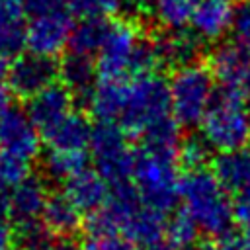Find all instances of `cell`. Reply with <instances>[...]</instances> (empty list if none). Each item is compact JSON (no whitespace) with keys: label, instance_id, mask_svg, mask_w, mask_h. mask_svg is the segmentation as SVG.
<instances>
[{"label":"cell","instance_id":"cell-1","mask_svg":"<svg viewBox=\"0 0 250 250\" xmlns=\"http://www.w3.org/2000/svg\"><path fill=\"white\" fill-rule=\"evenodd\" d=\"M162 64L154 39L143 35L131 20H111L98 51V72L102 78H137L154 74Z\"/></svg>","mask_w":250,"mask_h":250},{"label":"cell","instance_id":"cell-2","mask_svg":"<svg viewBox=\"0 0 250 250\" xmlns=\"http://www.w3.org/2000/svg\"><path fill=\"white\" fill-rule=\"evenodd\" d=\"M180 201L199 230L217 238L230 232L234 223V203L213 172H207L205 168L188 170L180 184Z\"/></svg>","mask_w":250,"mask_h":250},{"label":"cell","instance_id":"cell-3","mask_svg":"<svg viewBox=\"0 0 250 250\" xmlns=\"http://www.w3.org/2000/svg\"><path fill=\"white\" fill-rule=\"evenodd\" d=\"M178 162V152L158 150L145 145L135 150L131 180L143 203L160 213H166L176 205L182 184Z\"/></svg>","mask_w":250,"mask_h":250},{"label":"cell","instance_id":"cell-4","mask_svg":"<svg viewBox=\"0 0 250 250\" xmlns=\"http://www.w3.org/2000/svg\"><path fill=\"white\" fill-rule=\"evenodd\" d=\"M199 127L209 148L219 152L246 148L250 143V98L221 90Z\"/></svg>","mask_w":250,"mask_h":250},{"label":"cell","instance_id":"cell-5","mask_svg":"<svg viewBox=\"0 0 250 250\" xmlns=\"http://www.w3.org/2000/svg\"><path fill=\"white\" fill-rule=\"evenodd\" d=\"M170 113L168 82L158 74H145L127 80V94L117 125L127 135L141 137L148 127Z\"/></svg>","mask_w":250,"mask_h":250},{"label":"cell","instance_id":"cell-6","mask_svg":"<svg viewBox=\"0 0 250 250\" xmlns=\"http://www.w3.org/2000/svg\"><path fill=\"white\" fill-rule=\"evenodd\" d=\"M215 78L209 66L189 62L176 68L168 82L170 90V113L184 125H199L215 100Z\"/></svg>","mask_w":250,"mask_h":250},{"label":"cell","instance_id":"cell-7","mask_svg":"<svg viewBox=\"0 0 250 250\" xmlns=\"http://www.w3.org/2000/svg\"><path fill=\"white\" fill-rule=\"evenodd\" d=\"M90 152L100 176L109 188L127 184L133 170V150L127 146V133L113 121H98L92 129Z\"/></svg>","mask_w":250,"mask_h":250},{"label":"cell","instance_id":"cell-8","mask_svg":"<svg viewBox=\"0 0 250 250\" xmlns=\"http://www.w3.org/2000/svg\"><path fill=\"white\" fill-rule=\"evenodd\" d=\"M223 92L250 98V49L242 43L217 45L207 62Z\"/></svg>","mask_w":250,"mask_h":250},{"label":"cell","instance_id":"cell-9","mask_svg":"<svg viewBox=\"0 0 250 250\" xmlns=\"http://www.w3.org/2000/svg\"><path fill=\"white\" fill-rule=\"evenodd\" d=\"M72 29L74 25L70 10L29 18L25 25V49L35 55L55 57L68 47Z\"/></svg>","mask_w":250,"mask_h":250},{"label":"cell","instance_id":"cell-10","mask_svg":"<svg viewBox=\"0 0 250 250\" xmlns=\"http://www.w3.org/2000/svg\"><path fill=\"white\" fill-rule=\"evenodd\" d=\"M8 86L20 98H31L43 88L51 86L59 78V62L53 57L35 53L20 55L12 61L8 70Z\"/></svg>","mask_w":250,"mask_h":250},{"label":"cell","instance_id":"cell-11","mask_svg":"<svg viewBox=\"0 0 250 250\" xmlns=\"http://www.w3.org/2000/svg\"><path fill=\"white\" fill-rule=\"evenodd\" d=\"M72 102L74 96L72 92L62 84L55 82L35 96L27 98L25 104V113L33 121V125L39 129L41 137H45L51 129H55L68 113H72Z\"/></svg>","mask_w":250,"mask_h":250},{"label":"cell","instance_id":"cell-12","mask_svg":"<svg viewBox=\"0 0 250 250\" xmlns=\"http://www.w3.org/2000/svg\"><path fill=\"white\" fill-rule=\"evenodd\" d=\"M0 148L27 162L39 154L41 133L23 109L12 107L0 117Z\"/></svg>","mask_w":250,"mask_h":250},{"label":"cell","instance_id":"cell-13","mask_svg":"<svg viewBox=\"0 0 250 250\" xmlns=\"http://www.w3.org/2000/svg\"><path fill=\"white\" fill-rule=\"evenodd\" d=\"M47 184L39 176H27L8 193V217L18 227L39 223L49 201Z\"/></svg>","mask_w":250,"mask_h":250},{"label":"cell","instance_id":"cell-14","mask_svg":"<svg viewBox=\"0 0 250 250\" xmlns=\"http://www.w3.org/2000/svg\"><path fill=\"white\" fill-rule=\"evenodd\" d=\"M236 18V6L232 0H197L191 27L199 39L217 41L227 35Z\"/></svg>","mask_w":250,"mask_h":250},{"label":"cell","instance_id":"cell-15","mask_svg":"<svg viewBox=\"0 0 250 250\" xmlns=\"http://www.w3.org/2000/svg\"><path fill=\"white\" fill-rule=\"evenodd\" d=\"M109 184L100 176L98 170H82L64 182V195L82 211L96 213L102 209L109 197Z\"/></svg>","mask_w":250,"mask_h":250},{"label":"cell","instance_id":"cell-16","mask_svg":"<svg viewBox=\"0 0 250 250\" xmlns=\"http://www.w3.org/2000/svg\"><path fill=\"white\" fill-rule=\"evenodd\" d=\"M211 172L227 193H244L250 189V150L236 148L219 152L213 158Z\"/></svg>","mask_w":250,"mask_h":250},{"label":"cell","instance_id":"cell-17","mask_svg":"<svg viewBox=\"0 0 250 250\" xmlns=\"http://www.w3.org/2000/svg\"><path fill=\"white\" fill-rule=\"evenodd\" d=\"M164 230H166L164 213L148 207L146 203H141L123 223L119 236L127 238L137 246H152L162 240Z\"/></svg>","mask_w":250,"mask_h":250},{"label":"cell","instance_id":"cell-18","mask_svg":"<svg viewBox=\"0 0 250 250\" xmlns=\"http://www.w3.org/2000/svg\"><path fill=\"white\" fill-rule=\"evenodd\" d=\"M127 80L129 78H102L100 82H96L86 102H88L92 115L98 121L117 123L123 111V104H125Z\"/></svg>","mask_w":250,"mask_h":250},{"label":"cell","instance_id":"cell-19","mask_svg":"<svg viewBox=\"0 0 250 250\" xmlns=\"http://www.w3.org/2000/svg\"><path fill=\"white\" fill-rule=\"evenodd\" d=\"M25 16L23 0H0V49L10 59L25 49Z\"/></svg>","mask_w":250,"mask_h":250},{"label":"cell","instance_id":"cell-20","mask_svg":"<svg viewBox=\"0 0 250 250\" xmlns=\"http://www.w3.org/2000/svg\"><path fill=\"white\" fill-rule=\"evenodd\" d=\"M92 125L88 117L80 111L68 113L55 129L45 135L49 148L53 150H86L92 139Z\"/></svg>","mask_w":250,"mask_h":250},{"label":"cell","instance_id":"cell-21","mask_svg":"<svg viewBox=\"0 0 250 250\" xmlns=\"http://www.w3.org/2000/svg\"><path fill=\"white\" fill-rule=\"evenodd\" d=\"M96 62L88 55L68 53L59 62V78L72 92V96H82L84 100L96 86Z\"/></svg>","mask_w":250,"mask_h":250},{"label":"cell","instance_id":"cell-22","mask_svg":"<svg viewBox=\"0 0 250 250\" xmlns=\"http://www.w3.org/2000/svg\"><path fill=\"white\" fill-rule=\"evenodd\" d=\"M154 43L162 64H174L180 68L195 62V57L199 55V37L195 33H188L186 29L166 31L156 37Z\"/></svg>","mask_w":250,"mask_h":250},{"label":"cell","instance_id":"cell-23","mask_svg":"<svg viewBox=\"0 0 250 250\" xmlns=\"http://www.w3.org/2000/svg\"><path fill=\"white\" fill-rule=\"evenodd\" d=\"M80 215H82V211L62 191V193H55L49 197L43 217H41V223L51 234L68 238L72 232L78 230V227L82 223Z\"/></svg>","mask_w":250,"mask_h":250},{"label":"cell","instance_id":"cell-24","mask_svg":"<svg viewBox=\"0 0 250 250\" xmlns=\"http://www.w3.org/2000/svg\"><path fill=\"white\" fill-rule=\"evenodd\" d=\"M150 6L154 20L166 31H180L191 23L197 0H154Z\"/></svg>","mask_w":250,"mask_h":250},{"label":"cell","instance_id":"cell-25","mask_svg":"<svg viewBox=\"0 0 250 250\" xmlns=\"http://www.w3.org/2000/svg\"><path fill=\"white\" fill-rule=\"evenodd\" d=\"M107 25H109L107 20H80V23L74 25L70 35V43H68L70 51L88 55V57H92L94 53L98 55L104 43Z\"/></svg>","mask_w":250,"mask_h":250},{"label":"cell","instance_id":"cell-26","mask_svg":"<svg viewBox=\"0 0 250 250\" xmlns=\"http://www.w3.org/2000/svg\"><path fill=\"white\" fill-rule=\"evenodd\" d=\"M86 162H88L86 150L80 152V150H53V148H49L43 160L47 176L64 182L74 174L86 170Z\"/></svg>","mask_w":250,"mask_h":250},{"label":"cell","instance_id":"cell-27","mask_svg":"<svg viewBox=\"0 0 250 250\" xmlns=\"http://www.w3.org/2000/svg\"><path fill=\"white\" fill-rule=\"evenodd\" d=\"M143 145L150 146V148H158V150H168V152H178L180 148V123L168 115L164 119H160L158 123H154L152 127H148L143 135Z\"/></svg>","mask_w":250,"mask_h":250},{"label":"cell","instance_id":"cell-28","mask_svg":"<svg viewBox=\"0 0 250 250\" xmlns=\"http://www.w3.org/2000/svg\"><path fill=\"white\" fill-rule=\"evenodd\" d=\"M197 232H199V227L195 225V221L186 211H182L172 215L166 221L164 236L174 250H189V248H195Z\"/></svg>","mask_w":250,"mask_h":250},{"label":"cell","instance_id":"cell-29","mask_svg":"<svg viewBox=\"0 0 250 250\" xmlns=\"http://www.w3.org/2000/svg\"><path fill=\"white\" fill-rule=\"evenodd\" d=\"M29 176V162L0 148V188L10 191Z\"/></svg>","mask_w":250,"mask_h":250},{"label":"cell","instance_id":"cell-30","mask_svg":"<svg viewBox=\"0 0 250 250\" xmlns=\"http://www.w3.org/2000/svg\"><path fill=\"white\" fill-rule=\"evenodd\" d=\"M123 0H68L72 16L80 20H107L121 8Z\"/></svg>","mask_w":250,"mask_h":250},{"label":"cell","instance_id":"cell-31","mask_svg":"<svg viewBox=\"0 0 250 250\" xmlns=\"http://www.w3.org/2000/svg\"><path fill=\"white\" fill-rule=\"evenodd\" d=\"M207 152H209V146L205 145V141L201 137L188 139L178 148V160L188 170H197V168H203V162L207 160Z\"/></svg>","mask_w":250,"mask_h":250},{"label":"cell","instance_id":"cell-32","mask_svg":"<svg viewBox=\"0 0 250 250\" xmlns=\"http://www.w3.org/2000/svg\"><path fill=\"white\" fill-rule=\"evenodd\" d=\"M80 250H139V246L123 236H90Z\"/></svg>","mask_w":250,"mask_h":250},{"label":"cell","instance_id":"cell-33","mask_svg":"<svg viewBox=\"0 0 250 250\" xmlns=\"http://www.w3.org/2000/svg\"><path fill=\"white\" fill-rule=\"evenodd\" d=\"M27 18H39L47 14H57L68 8V0H23Z\"/></svg>","mask_w":250,"mask_h":250},{"label":"cell","instance_id":"cell-34","mask_svg":"<svg viewBox=\"0 0 250 250\" xmlns=\"http://www.w3.org/2000/svg\"><path fill=\"white\" fill-rule=\"evenodd\" d=\"M232 31H234L236 41L250 49V0L246 4H242L240 8H236Z\"/></svg>","mask_w":250,"mask_h":250},{"label":"cell","instance_id":"cell-35","mask_svg":"<svg viewBox=\"0 0 250 250\" xmlns=\"http://www.w3.org/2000/svg\"><path fill=\"white\" fill-rule=\"evenodd\" d=\"M234 223L242 229V234L250 238V189L234 199Z\"/></svg>","mask_w":250,"mask_h":250},{"label":"cell","instance_id":"cell-36","mask_svg":"<svg viewBox=\"0 0 250 250\" xmlns=\"http://www.w3.org/2000/svg\"><path fill=\"white\" fill-rule=\"evenodd\" d=\"M219 250H250V238L244 234L229 232L221 238Z\"/></svg>","mask_w":250,"mask_h":250},{"label":"cell","instance_id":"cell-37","mask_svg":"<svg viewBox=\"0 0 250 250\" xmlns=\"http://www.w3.org/2000/svg\"><path fill=\"white\" fill-rule=\"evenodd\" d=\"M12 100H14V92L10 90V86L8 84H4L2 80H0V117L4 115V113H8L14 105H12Z\"/></svg>","mask_w":250,"mask_h":250},{"label":"cell","instance_id":"cell-38","mask_svg":"<svg viewBox=\"0 0 250 250\" xmlns=\"http://www.w3.org/2000/svg\"><path fill=\"white\" fill-rule=\"evenodd\" d=\"M14 240V229L10 227V223H6V219H0V250H10Z\"/></svg>","mask_w":250,"mask_h":250},{"label":"cell","instance_id":"cell-39","mask_svg":"<svg viewBox=\"0 0 250 250\" xmlns=\"http://www.w3.org/2000/svg\"><path fill=\"white\" fill-rule=\"evenodd\" d=\"M53 250H80L70 238H57V242H55V248Z\"/></svg>","mask_w":250,"mask_h":250},{"label":"cell","instance_id":"cell-40","mask_svg":"<svg viewBox=\"0 0 250 250\" xmlns=\"http://www.w3.org/2000/svg\"><path fill=\"white\" fill-rule=\"evenodd\" d=\"M10 64H12V61H10V57L0 49V80L4 78V76H8V70H10Z\"/></svg>","mask_w":250,"mask_h":250},{"label":"cell","instance_id":"cell-41","mask_svg":"<svg viewBox=\"0 0 250 250\" xmlns=\"http://www.w3.org/2000/svg\"><path fill=\"white\" fill-rule=\"evenodd\" d=\"M8 193L10 191L0 188V219H4L8 215Z\"/></svg>","mask_w":250,"mask_h":250},{"label":"cell","instance_id":"cell-42","mask_svg":"<svg viewBox=\"0 0 250 250\" xmlns=\"http://www.w3.org/2000/svg\"><path fill=\"white\" fill-rule=\"evenodd\" d=\"M146 250H174V248L168 242H156L152 246H146Z\"/></svg>","mask_w":250,"mask_h":250},{"label":"cell","instance_id":"cell-43","mask_svg":"<svg viewBox=\"0 0 250 250\" xmlns=\"http://www.w3.org/2000/svg\"><path fill=\"white\" fill-rule=\"evenodd\" d=\"M127 4H131V6H135V8H143V6H148V4H152L154 0H125Z\"/></svg>","mask_w":250,"mask_h":250},{"label":"cell","instance_id":"cell-44","mask_svg":"<svg viewBox=\"0 0 250 250\" xmlns=\"http://www.w3.org/2000/svg\"><path fill=\"white\" fill-rule=\"evenodd\" d=\"M191 250H219V246H213V244H209V242H203V244H197V246L191 248Z\"/></svg>","mask_w":250,"mask_h":250}]
</instances>
